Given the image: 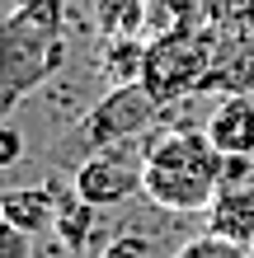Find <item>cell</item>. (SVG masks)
<instances>
[{
    "label": "cell",
    "mask_w": 254,
    "mask_h": 258,
    "mask_svg": "<svg viewBox=\"0 0 254 258\" xmlns=\"http://www.w3.org/2000/svg\"><path fill=\"white\" fill-rule=\"evenodd\" d=\"M217 28L212 24H193L179 33H160L146 38V66H141V85L156 94L160 108L188 103L202 94V80L212 71V52H217Z\"/></svg>",
    "instance_id": "3957f363"
},
{
    "label": "cell",
    "mask_w": 254,
    "mask_h": 258,
    "mask_svg": "<svg viewBox=\"0 0 254 258\" xmlns=\"http://www.w3.org/2000/svg\"><path fill=\"white\" fill-rule=\"evenodd\" d=\"M0 216H5L10 225H19L24 235H47L52 230V221H57V197L47 183H38V188H10V192H0Z\"/></svg>",
    "instance_id": "30bf717a"
},
{
    "label": "cell",
    "mask_w": 254,
    "mask_h": 258,
    "mask_svg": "<svg viewBox=\"0 0 254 258\" xmlns=\"http://www.w3.org/2000/svg\"><path fill=\"white\" fill-rule=\"evenodd\" d=\"M47 188L57 197V221H52V230L57 239H62V249L66 253H85L89 249V239H94V211L99 207H89L85 197L76 192V183H57V178H47Z\"/></svg>",
    "instance_id": "ba28073f"
},
{
    "label": "cell",
    "mask_w": 254,
    "mask_h": 258,
    "mask_svg": "<svg viewBox=\"0 0 254 258\" xmlns=\"http://www.w3.org/2000/svg\"><path fill=\"white\" fill-rule=\"evenodd\" d=\"M226 155L212 146L207 127H170L146 136V169L141 192L165 211H207L221 192Z\"/></svg>",
    "instance_id": "7a4b0ae2"
},
{
    "label": "cell",
    "mask_w": 254,
    "mask_h": 258,
    "mask_svg": "<svg viewBox=\"0 0 254 258\" xmlns=\"http://www.w3.org/2000/svg\"><path fill=\"white\" fill-rule=\"evenodd\" d=\"M141 169H146V141H123V146H104L94 155H85L76 164V192L89 207H118L132 192H141Z\"/></svg>",
    "instance_id": "5b68a950"
},
{
    "label": "cell",
    "mask_w": 254,
    "mask_h": 258,
    "mask_svg": "<svg viewBox=\"0 0 254 258\" xmlns=\"http://www.w3.org/2000/svg\"><path fill=\"white\" fill-rule=\"evenodd\" d=\"M146 253H151V239L146 235H118L99 258H146Z\"/></svg>",
    "instance_id": "e0dca14e"
},
{
    "label": "cell",
    "mask_w": 254,
    "mask_h": 258,
    "mask_svg": "<svg viewBox=\"0 0 254 258\" xmlns=\"http://www.w3.org/2000/svg\"><path fill=\"white\" fill-rule=\"evenodd\" d=\"M24 160V127L14 117H0V169Z\"/></svg>",
    "instance_id": "9a60e30c"
},
{
    "label": "cell",
    "mask_w": 254,
    "mask_h": 258,
    "mask_svg": "<svg viewBox=\"0 0 254 258\" xmlns=\"http://www.w3.org/2000/svg\"><path fill=\"white\" fill-rule=\"evenodd\" d=\"M207 136L221 155H254V94H226L207 117Z\"/></svg>",
    "instance_id": "52a82bcc"
},
{
    "label": "cell",
    "mask_w": 254,
    "mask_h": 258,
    "mask_svg": "<svg viewBox=\"0 0 254 258\" xmlns=\"http://www.w3.org/2000/svg\"><path fill=\"white\" fill-rule=\"evenodd\" d=\"M174 258H249V249L235 244V239H226V235H217V230H202V235L184 239Z\"/></svg>",
    "instance_id": "4fadbf2b"
},
{
    "label": "cell",
    "mask_w": 254,
    "mask_h": 258,
    "mask_svg": "<svg viewBox=\"0 0 254 258\" xmlns=\"http://www.w3.org/2000/svg\"><path fill=\"white\" fill-rule=\"evenodd\" d=\"M202 19L217 33H249V0H202Z\"/></svg>",
    "instance_id": "5bb4252c"
},
{
    "label": "cell",
    "mask_w": 254,
    "mask_h": 258,
    "mask_svg": "<svg viewBox=\"0 0 254 258\" xmlns=\"http://www.w3.org/2000/svg\"><path fill=\"white\" fill-rule=\"evenodd\" d=\"M146 66V38H104L99 47V71L109 85H137Z\"/></svg>",
    "instance_id": "8fae6325"
},
{
    "label": "cell",
    "mask_w": 254,
    "mask_h": 258,
    "mask_svg": "<svg viewBox=\"0 0 254 258\" xmlns=\"http://www.w3.org/2000/svg\"><path fill=\"white\" fill-rule=\"evenodd\" d=\"M160 117H165V108L156 103V94L141 80L137 85H109V94H99L89 103V113L71 127L66 141H76V146H85V155H94L104 146L141 141Z\"/></svg>",
    "instance_id": "277c9868"
},
{
    "label": "cell",
    "mask_w": 254,
    "mask_h": 258,
    "mask_svg": "<svg viewBox=\"0 0 254 258\" xmlns=\"http://www.w3.org/2000/svg\"><path fill=\"white\" fill-rule=\"evenodd\" d=\"M207 230L235 239V244H254V183L240 188H221L217 202L207 207Z\"/></svg>",
    "instance_id": "9c48e42d"
},
{
    "label": "cell",
    "mask_w": 254,
    "mask_h": 258,
    "mask_svg": "<svg viewBox=\"0 0 254 258\" xmlns=\"http://www.w3.org/2000/svg\"><path fill=\"white\" fill-rule=\"evenodd\" d=\"M202 24V0H146V38Z\"/></svg>",
    "instance_id": "7c38bea8"
},
{
    "label": "cell",
    "mask_w": 254,
    "mask_h": 258,
    "mask_svg": "<svg viewBox=\"0 0 254 258\" xmlns=\"http://www.w3.org/2000/svg\"><path fill=\"white\" fill-rule=\"evenodd\" d=\"M0 258H33V235H24L5 216H0Z\"/></svg>",
    "instance_id": "2e32d148"
},
{
    "label": "cell",
    "mask_w": 254,
    "mask_h": 258,
    "mask_svg": "<svg viewBox=\"0 0 254 258\" xmlns=\"http://www.w3.org/2000/svg\"><path fill=\"white\" fill-rule=\"evenodd\" d=\"M249 33H254V0H249Z\"/></svg>",
    "instance_id": "ac0fdd59"
},
{
    "label": "cell",
    "mask_w": 254,
    "mask_h": 258,
    "mask_svg": "<svg viewBox=\"0 0 254 258\" xmlns=\"http://www.w3.org/2000/svg\"><path fill=\"white\" fill-rule=\"evenodd\" d=\"M249 258H254V244H249Z\"/></svg>",
    "instance_id": "d6986e66"
},
{
    "label": "cell",
    "mask_w": 254,
    "mask_h": 258,
    "mask_svg": "<svg viewBox=\"0 0 254 258\" xmlns=\"http://www.w3.org/2000/svg\"><path fill=\"white\" fill-rule=\"evenodd\" d=\"M202 94H254V33H221Z\"/></svg>",
    "instance_id": "8992f818"
},
{
    "label": "cell",
    "mask_w": 254,
    "mask_h": 258,
    "mask_svg": "<svg viewBox=\"0 0 254 258\" xmlns=\"http://www.w3.org/2000/svg\"><path fill=\"white\" fill-rule=\"evenodd\" d=\"M66 0H19L0 19V117L66 66Z\"/></svg>",
    "instance_id": "6da1fadb"
}]
</instances>
